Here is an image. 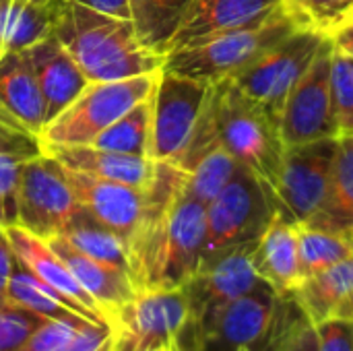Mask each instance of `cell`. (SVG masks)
Instances as JSON below:
<instances>
[{
    "mask_svg": "<svg viewBox=\"0 0 353 351\" xmlns=\"http://www.w3.org/2000/svg\"><path fill=\"white\" fill-rule=\"evenodd\" d=\"M252 265L259 277L277 294H292L300 281V250H298V223L283 211H275L269 225L252 248Z\"/></svg>",
    "mask_w": 353,
    "mask_h": 351,
    "instance_id": "20",
    "label": "cell"
},
{
    "mask_svg": "<svg viewBox=\"0 0 353 351\" xmlns=\"http://www.w3.org/2000/svg\"><path fill=\"white\" fill-rule=\"evenodd\" d=\"M14 263H17V257L10 246L6 228L0 225V304H6V290H8V281H10Z\"/></svg>",
    "mask_w": 353,
    "mask_h": 351,
    "instance_id": "40",
    "label": "cell"
},
{
    "mask_svg": "<svg viewBox=\"0 0 353 351\" xmlns=\"http://www.w3.org/2000/svg\"><path fill=\"white\" fill-rule=\"evenodd\" d=\"M43 151L68 170L134 188H147L155 172V161L151 157L126 155L95 145H46Z\"/></svg>",
    "mask_w": 353,
    "mask_h": 351,
    "instance_id": "21",
    "label": "cell"
},
{
    "mask_svg": "<svg viewBox=\"0 0 353 351\" xmlns=\"http://www.w3.org/2000/svg\"><path fill=\"white\" fill-rule=\"evenodd\" d=\"M325 39L327 37L321 33L296 29L240 72L230 77V81L246 97L263 106L279 120L290 91L306 72Z\"/></svg>",
    "mask_w": 353,
    "mask_h": 351,
    "instance_id": "8",
    "label": "cell"
},
{
    "mask_svg": "<svg viewBox=\"0 0 353 351\" xmlns=\"http://www.w3.org/2000/svg\"><path fill=\"white\" fill-rule=\"evenodd\" d=\"M79 209L81 205L66 182L64 168L52 155L43 151V155L23 166L17 186L14 225L48 240L58 236Z\"/></svg>",
    "mask_w": 353,
    "mask_h": 351,
    "instance_id": "13",
    "label": "cell"
},
{
    "mask_svg": "<svg viewBox=\"0 0 353 351\" xmlns=\"http://www.w3.org/2000/svg\"><path fill=\"white\" fill-rule=\"evenodd\" d=\"M306 225L347 234L353 225V134L339 137L329 190L316 217Z\"/></svg>",
    "mask_w": 353,
    "mask_h": 351,
    "instance_id": "25",
    "label": "cell"
},
{
    "mask_svg": "<svg viewBox=\"0 0 353 351\" xmlns=\"http://www.w3.org/2000/svg\"><path fill=\"white\" fill-rule=\"evenodd\" d=\"M347 234H350V236H352V238H353V225H352V230H350V232H347Z\"/></svg>",
    "mask_w": 353,
    "mask_h": 351,
    "instance_id": "48",
    "label": "cell"
},
{
    "mask_svg": "<svg viewBox=\"0 0 353 351\" xmlns=\"http://www.w3.org/2000/svg\"><path fill=\"white\" fill-rule=\"evenodd\" d=\"M0 101L33 132L46 126V103L27 58V52H8L0 58Z\"/></svg>",
    "mask_w": 353,
    "mask_h": 351,
    "instance_id": "23",
    "label": "cell"
},
{
    "mask_svg": "<svg viewBox=\"0 0 353 351\" xmlns=\"http://www.w3.org/2000/svg\"><path fill=\"white\" fill-rule=\"evenodd\" d=\"M353 290V257L337 263L321 273H314L310 277H304L300 285L288 294L298 304V308L304 312L308 321L314 325L335 317L339 306L345 302V298Z\"/></svg>",
    "mask_w": 353,
    "mask_h": 351,
    "instance_id": "24",
    "label": "cell"
},
{
    "mask_svg": "<svg viewBox=\"0 0 353 351\" xmlns=\"http://www.w3.org/2000/svg\"><path fill=\"white\" fill-rule=\"evenodd\" d=\"M110 337V327L89 323L62 351H95Z\"/></svg>",
    "mask_w": 353,
    "mask_h": 351,
    "instance_id": "39",
    "label": "cell"
},
{
    "mask_svg": "<svg viewBox=\"0 0 353 351\" xmlns=\"http://www.w3.org/2000/svg\"><path fill=\"white\" fill-rule=\"evenodd\" d=\"M151 137V97L137 103L112 126H108L91 145L126 155L149 157Z\"/></svg>",
    "mask_w": 353,
    "mask_h": 351,
    "instance_id": "32",
    "label": "cell"
},
{
    "mask_svg": "<svg viewBox=\"0 0 353 351\" xmlns=\"http://www.w3.org/2000/svg\"><path fill=\"white\" fill-rule=\"evenodd\" d=\"M25 52L46 103L48 124L74 101V97L89 85V81L85 79L74 58L68 54V50L60 43V39L54 33L33 43Z\"/></svg>",
    "mask_w": 353,
    "mask_h": 351,
    "instance_id": "19",
    "label": "cell"
},
{
    "mask_svg": "<svg viewBox=\"0 0 353 351\" xmlns=\"http://www.w3.org/2000/svg\"><path fill=\"white\" fill-rule=\"evenodd\" d=\"M275 211L273 190L248 168L240 166L228 186L207 205L203 261L236 246L254 244Z\"/></svg>",
    "mask_w": 353,
    "mask_h": 351,
    "instance_id": "7",
    "label": "cell"
},
{
    "mask_svg": "<svg viewBox=\"0 0 353 351\" xmlns=\"http://www.w3.org/2000/svg\"><path fill=\"white\" fill-rule=\"evenodd\" d=\"M54 35L89 83L155 72L165 60L141 46L130 19L103 14L70 0H66Z\"/></svg>",
    "mask_w": 353,
    "mask_h": 351,
    "instance_id": "2",
    "label": "cell"
},
{
    "mask_svg": "<svg viewBox=\"0 0 353 351\" xmlns=\"http://www.w3.org/2000/svg\"><path fill=\"white\" fill-rule=\"evenodd\" d=\"M331 41H333V48L345 56H352L353 58V21L343 25L339 31H335L331 35Z\"/></svg>",
    "mask_w": 353,
    "mask_h": 351,
    "instance_id": "43",
    "label": "cell"
},
{
    "mask_svg": "<svg viewBox=\"0 0 353 351\" xmlns=\"http://www.w3.org/2000/svg\"><path fill=\"white\" fill-rule=\"evenodd\" d=\"M238 168L240 163L236 157L221 143H215L192 163L190 170H186L184 186L194 199L209 205L228 186Z\"/></svg>",
    "mask_w": 353,
    "mask_h": 351,
    "instance_id": "31",
    "label": "cell"
},
{
    "mask_svg": "<svg viewBox=\"0 0 353 351\" xmlns=\"http://www.w3.org/2000/svg\"><path fill=\"white\" fill-rule=\"evenodd\" d=\"M161 70L89 83L66 110L43 126L41 145H91L108 126L153 95Z\"/></svg>",
    "mask_w": 353,
    "mask_h": 351,
    "instance_id": "5",
    "label": "cell"
},
{
    "mask_svg": "<svg viewBox=\"0 0 353 351\" xmlns=\"http://www.w3.org/2000/svg\"><path fill=\"white\" fill-rule=\"evenodd\" d=\"M331 103L337 137L353 134V58L335 48L331 58Z\"/></svg>",
    "mask_w": 353,
    "mask_h": 351,
    "instance_id": "35",
    "label": "cell"
},
{
    "mask_svg": "<svg viewBox=\"0 0 353 351\" xmlns=\"http://www.w3.org/2000/svg\"><path fill=\"white\" fill-rule=\"evenodd\" d=\"M331 58L333 41L327 37L290 91L279 114V134L285 147L337 137L331 103Z\"/></svg>",
    "mask_w": 353,
    "mask_h": 351,
    "instance_id": "14",
    "label": "cell"
},
{
    "mask_svg": "<svg viewBox=\"0 0 353 351\" xmlns=\"http://www.w3.org/2000/svg\"><path fill=\"white\" fill-rule=\"evenodd\" d=\"M211 83L161 70L151 95L149 157L176 163L203 112Z\"/></svg>",
    "mask_w": 353,
    "mask_h": 351,
    "instance_id": "12",
    "label": "cell"
},
{
    "mask_svg": "<svg viewBox=\"0 0 353 351\" xmlns=\"http://www.w3.org/2000/svg\"><path fill=\"white\" fill-rule=\"evenodd\" d=\"M10 246L14 250L17 261L27 267L39 281H43L48 288H52L58 296H62L81 317L95 325H105V317L95 304V300L85 292V288L77 281L72 271L66 267V263L50 248V244L31 232L19 228V225H4Z\"/></svg>",
    "mask_w": 353,
    "mask_h": 351,
    "instance_id": "16",
    "label": "cell"
},
{
    "mask_svg": "<svg viewBox=\"0 0 353 351\" xmlns=\"http://www.w3.org/2000/svg\"><path fill=\"white\" fill-rule=\"evenodd\" d=\"M294 31L296 25L279 6L265 19L165 54L161 68L188 79L219 83L240 72L263 52Z\"/></svg>",
    "mask_w": 353,
    "mask_h": 351,
    "instance_id": "4",
    "label": "cell"
},
{
    "mask_svg": "<svg viewBox=\"0 0 353 351\" xmlns=\"http://www.w3.org/2000/svg\"><path fill=\"white\" fill-rule=\"evenodd\" d=\"M95 351H114V343H112V333H110V337H108V339H105V341H103V343H101V345H99V348H97Z\"/></svg>",
    "mask_w": 353,
    "mask_h": 351,
    "instance_id": "46",
    "label": "cell"
},
{
    "mask_svg": "<svg viewBox=\"0 0 353 351\" xmlns=\"http://www.w3.org/2000/svg\"><path fill=\"white\" fill-rule=\"evenodd\" d=\"M254 244L236 246L205 259L182 285L188 300V325L178 343L192 337L223 306L265 283L252 265Z\"/></svg>",
    "mask_w": 353,
    "mask_h": 351,
    "instance_id": "9",
    "label": "cell"
},
{
    "mask_svg": "<svg viewBox=\"0 0 353 351\" xmlns=\"http://www.w3.org/2000/svg\"><path fill=\"white\" fill-rule=\"evenodd\" d=\"M46 242L66 263V267L72 271L77 281L85 288V292L95 300V304L103 312L105 323L110 327L116 314L137 294V285L130 273L83 254L81 250L70 246L62 236H52Z\"/></svg>",
    "mask_w": 353,
    "mask_h": 351,
    "instance_id": "18",
    "label": "cell"
},
{
    "mask_svg": "<svg viewBox=\"0 0 353 351\" xmlns=\"http://www.w3.org/2000/svg\"><path fill=\"white\" fill-rule=\"evenodd\" d=\"M64 176L77 203L128 244L143 221L145 188L95 178L68 168H64Z\"/></svg>",
    "mask_w": 353,
    "mask_h": 351,
    "instance_id": "15",
    "label": "cell"
},
{
    "mask_svg": "<svg viewBox=\"0 0 353 351\" xmlns=\"http://www.w3.org/2000/svg\"><path fill=\"white\" fill-rule=\"evenodd\" d=\"M77 4H83L87 8H93L103 14H112L118 19H130V4L128 0H70Z\"/></svg>",
    "mask_w": 353,
    "mask_h": 351,
    "instance_id": "41",
    "label": "cell"
},
{
    "mask_svg": "<svg viewBox=\"0 0 353 351\" xmlns=\"http://www.w3.org/2000/svg\"><path fill=\"white\" fill-rule=\"evenodd\" d=\"M298 250L300 271L304 279L352 259L353 238L350 234L298 223Z\"/></svg>",
    "mask_w": 353,
    "mask_h": 351,
    "instance_id": "29",
    "label": "cell"
},
{
    "mask_svg": "<svg viewBox=\"0 0 353 351\" xmlns=\"http://www.w3.org/2000/svg\"><path fill=\"white\" fill-rule=\"evenodd\" d=\"M141 351H178L176 343H165V345H155V348H147V350Z\"/></svg>",
    "mask_w": 353,
    "mask_h": 351,
    "instance_id": "45",
    "label": "cell"
},
{
    "mask_svg": "<svg viewBox=\"0 0 353 351\" xmlns=\"http://www.w3.org/2000/svg\"><path fill=\"white\" fill-rule=\"evenodd\" d=\"M186 172L155 161L145 188V213L128 240V273L137 290L182 288L199 269L207 238V205L186 186Z\"/></svg>",
    "mask_w": 353,
    "mask_h": 351,
    "instance_id": "1",
    "label": "cell"
},
{
    "mask_svg": "<svg viewBox=\"0 0 353 351\" xmlns=\"http://www.w3.org/2000/svg\"><path fill=\"white\" fill-rule=\"evenodd\" d=\"M128 4L141 46L165 56L190 0H128Z\"/></svg>",
    "mask_w": 353,
    "mask_h": 351,
    "instance_id": "26",
    "label": "cell"
},
{
    "mask_svg": "<svg viewBox=\"0 0 353 351\" xmlns=\"http://www.w3.org/2000/svg\"><path fill=\"white\" fill-rule=\"evenodd\" d=\"M25 2H27V0H17V4H14V14H12V19H14V17H17V12H19V10H21V6H23V4H25Z\"/></svg>",
    "mask_w": 353,
    "mask_h": 351,
    "instance_id": "47",
    "label": "cell"
},
{
    "mask_svg": "<svg viewBox=\"0 0 353 351\" xmlns=\"http://www.w3.org/2000/svg\"><path fill=\"white\" fill-rule=\"evenodd\" d=\"M211 110L217 141L273 190L285 151L279 120L230 79L211 83Z\"/></svg>",
    "mask_w": 353,
    "mask_h": 351,
    "instance_id": "3",
    "label": "cell"
},
{
    "mask_svg": "<svg viewBox=\"0 0 353 351\" xmlns=\"http://www.w3.org/2000/svg\"><path fill=\"white\" fill-rule=\"evenodd\" d=\"M281 0H190L165 54L269 17Z\"/></svg>",
    "mask_w": 353,
    "mask_h": 351,
    "instance_id": "17",
    "label": "cell"
},
{
    "mask_svg": "<svg viewBox=\"0 0 353 351\" xmlns=\"http://www.w3.org/2000/svg\"><path fill=\"white\" fill-rule=\"evenodd\" d=\"M178 351H180V350H178Z\"/></svg>",
    "mask_w": 353,
    "mask_h": 351,
    "instance_id": "49",
    "label": "cell"
},
{
    "mask_svg": "<svg viewBox=\"0 0 353 351\" xmlns=\"http://www.w3.org/2000/svg\"><path fill=\"white\" fill-rule=\"evenodd\" d=\"M6 304L35 312L43 319H83V321H87L62 296H58L43 281H39L19 261L14 263V269H12L10 281H8Z\"/></svg>",
    "mask_w": 353,
    "mask_h": 351,
    "instance_id": "28",
    "label": "cell"
},
{
    "mask_svg": "<svg viewBox=\"0 0 353 351\" xmlns=\"http://www.w3.org/2000/svg\"><path fill=\"white\" fill-rule=\"evenodd\" d=\"M188 325L184 288L137 290L110 325L114 351H141L178 343Z\"/></svg>",
    "mask_w": 353,
    "mask_h": 351,
    "instance_id": "10",
    "label": "cell"
},
{
    "mask_svg": "<svg viewBox=\"0 0 353 351\" xmlns=\"http://www.w3.org/2000/svg\"><path fill=\"white\" fill-rule=\"evenodd\" d=\"M66 0H27L10 23L6 54L21 52L50 37L64 12Z\"/></svg>",
    "mask_w": 353,
    "mask_h": 351,
    "instance_id": "30",
    "label": "cell"
},
{
    "mask_svg": "<svg viewBox=\"0 0 353 351\" xmlns=\"http://www.w3.org/2000/svg\"><path fill=\"white\" fill-rule=\"evenodd\" d=\"M335 317H345V319H352L353 321V290L352 294L345 298V302L339 306V310L335 312Z\"/></svg>",
    "mask_w": 353,
    "mask_h": 351,
    "instance_id": "44",
    "label": "cell"
},
{
    "mask_svg": "<svg viewBox=\"0 0 353 351\" xmlns=\"http://www.w3.org/2000/svg\"><path fill=\"white\" fill-rule=\"evenodd\" d=\"M87 325L83 319H46L19 351H62Z\"/></svg>",
    "mask_w": 353,
    "mask_h": 351,
    "instance_id": "36",
    "label": "cell"
},
{
    "mask_svg": "<svg viewBox=\"0 0 353 351\" xmlns=\"http://www.w3.org/2000/svg\"><path fill=\"white\" fill-rule=\"evenodd\" d=\"M43 155V145L23 120L0 101V225L17 223V186L27 161Z\"/></svg>",
    "mask_w": 353,
    "mask_h": 351,
    "instance_id": "22",
    "label": "cell"
},
{
    "mask_svg": "<svg viewBox=\"0 0 353 351\" xmlns=\"http://www.w3.org/2000/svg\"><path fill=\"white\" fill-rule=\"evenodd\" d=\"M58 236H62L70 246H74L83 254H87L99 263H105L110 267L128 271L126 242L116 232H112L101 221H97L83 207L74 213V217L68 221V225Z\"/></svg>",
    "mask_w": 353,
    "mask_h": 351,
    "instance_id": "27",
    "label": "cell"
},
{
    "mask_svg": "<svg viewBox=\"0 0 353 351\" xmlns=\"http://www.w3.org/2000/svg\"><path fill=\"white\" fill-rule=\"evenodd\" d=\"M281 8L296 29L331 37L347 23L353 0H281Z\"/></svg>",
    "mask_w": 353,
    "mask_h": 351,
    "instance_id": "33",
    "label": "cell"
},
{
    "mask_svg": "<svg viewBox=\"0 0 353 351\" xmlns=\"http://www.w3.org/2000/svg\"><path fill=\"white\" fill-rule=\"evenodd\" d=\"M337 147L339 137L285 147L273 197L277 209L292 221L308 223L321 211L329 190Z\"/></svg>",
    "mask_w": 353,
    "mask_h": 351,
    "instance_id": "11",
    "label": "cell"
},
{
    "mask_svg": "<svg viewBox=\"0 0 353 351\" xmlns=\"http://www.w3.org/2000/svg\"><path fill=\"white\" fill-rule=\"evenodd\" d=\"M46 319L10 306L0 304V351H19L23 343L29 339V335L43 323Z\"/></svg>",
    "mask_w": 353,
    "mask_h": 351,
    "instance_id": "37",
    "label": "cell"
},
{
    "mask_svg": "<svg viewBox=\"0 0 353 351\" xmlns=\"http://www.w3.org/2000/svg\"><path fill=\"white\" fill-rule=\"evenodd\" d=\"M14 4L17 0H0V58L6 54V37L14 14Z\"/></svg>",
    "mask_w": 353,
    "mask_h": 351,
    "instance_id": "42",
    "label": "cell"
},
{
    "mask_svg": "<svg viewBox=\"0 0 353 351\" xmlns=\"http://www.w3.org/2000/svg\"><path fill=\"white\" fill-rule=\"evenodd\" d=\"M316 327L319 351H353V321L345 317H329Z\"/></svg>",
    "mask_w": 353,
    "mask_h": 351,
    "instance_id": "38",
    "label": "cell"
},
{
    "mask_svg": "<svg viewBox=\"0 0 353 351\" xmlns=\"http://www.w3.org/2000/svg\"><path fill=\"white\" fill-rule=\"evenodd\" d=\"M265 351H319L316 327L304 317L292 296H285L279 327Z\"/></svg>",
    "mask_w": 353,
    "mask_h": 351,
    "instance_id": "34",
    "label": "cell"
},
{
    "mask_svg": "<svg viewBox=\"0 0 353 351\" xmlns=\"http://www.w3.org/2000/svg\"><path fill=\"white\" fill-rule=\"evenodd\" d=\"M285 306V296L261 283L215 312L192 337L176 343L180 351H265Z\"/></svg>",
    "mask_w": 353,
    "mask_h": 351,
    "instance_id": "6",
    "label": "cell"
}]
</instances>
